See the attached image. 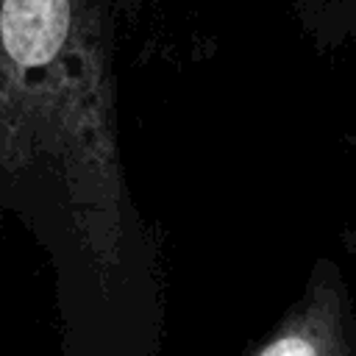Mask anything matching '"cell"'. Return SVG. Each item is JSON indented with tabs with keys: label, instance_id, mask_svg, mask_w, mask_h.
Instances as JSON below:
<instances>
[{
	"label": "cell",
	"instance_id": "cell-1",
	"mask_svg": "<svg viewBox=\"0 0 356 356\" xmlns=\"http://www.w3.org/2000/svg\"><path fill=\"white\" fill-rule=\"evenodd\" d=\"M70 28L67 0H3L0 33L14 61L33 67L50 61Z\"/></svg>",
	"mask_w": 356,
	"mask_h": 356
},
{
	"label": "cell",
	"instance_id": "cell-2",
	"mask_svg": "<svg viewBox=\"0 0 356 356\" xmlns=\"http://www.w3.org/2000/svg\"><path fill=\"white\" fill-rule=\"evenodd\" d=\"M259 356H317L312 342L303 339V337H284V339H275L270 348H264Z\"/></svg>",
	"mask_w": 356,
	"mask_h": 356
}]
</instances>
